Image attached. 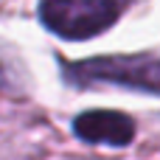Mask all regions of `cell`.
I'll use <instances>...</instances> for the list:
<instances>
[{"label":"cell","instance_id":"obj_3","mask_svg":"<svg viewBox=\"0 0 160 160\" xmlns=\"http://www.w3.org/2000/svg\"><path fill=\"white\" fill-rule=\"evenodd\" d=\"M73 135L84 143H104L121 149L135 141V121L124 112L90 110L73 118Z\"/></svg>","mask_w":160,"mask_h":160},{"label":"cell","instance_id":"obj_1","mask_svg":"<svg viewBox=\"0 0 160 160\" xmlns=\"http://www.w3.org/2000/svg\"><path fill=\"white\" fill-rule=\"evenodd\" d=\"M62 79L73 87H124L160 96V56L152 53H115L90 56L62 65Z\"/></svg>","mask_w":160,"mask_h":160},{"label":"cell","instance_id":"obj_4","mask_svg":"<svg viewBox=\"0 0 160 160\" xmlns=\"http://www.w3.org/2000/svg\"><path fill=\"white\" fill-rule=\"evenodd\" d=\"M3 84H6V70L0 68V87H3Z\"/></svg>","mask_w":160,"mask_h":160},{"label":"cell","instance_id":"obj_2","mask_svg":"<svg viewBox=\"0 0 160 160\" xmlns=\"http://www.w3.org/2000/svg\"><path fill=\"white\" fill-rule=\"evenodd\" d=\"M129 0H39L42 25L62 39H90L121 17Z\"/></svg>","mask_w":160,"mask_h":160}]
</instances>
